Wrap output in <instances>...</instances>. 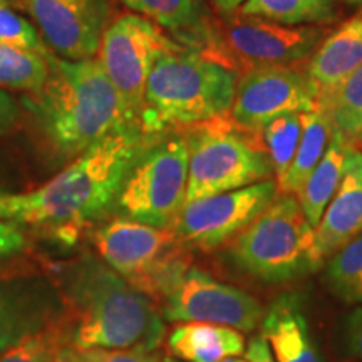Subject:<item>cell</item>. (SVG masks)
Listing matches in <instances>:
<instances>
[{"label":"cell","mask_w":362,"mask_h":362,"mask_svg":"<svg viewBox=\"0 0 362 362\" xmlns=\"http://www.w3.org/2000/svg\"><path fill=\"white\" fill-rule=\"evenodd\" d=\"M325 262L330 292L346 304H362V233Z\"/></svg>","instance_id":"cell-26"},{"label":"cell","mask_w":362,"mask_h":362,"mask_svg":"<svg viewBox=\"0 0 362 362\" xmlns=\"http://www.w3.org/2000/svg\"><path fill=\"white\" fill-rule=\"evenodd\" d=\"M317 110L327 117L330 131L352 146H362V66L336 89L319 96Z\"/></svg>","instance_id":"cell-23"},{"label":"cell","mask_w":362,"mask_h":362,"mask_svg":"<svg viewBox=\"0 0 362 362\" xmlns=\"http://www.w3.org/2000/svg\"><path fill=\"white\" fill-rule=\"evenodd\" d=\"M315 228L296 194L277 193L269 206L230 242V262L264 284L305 277L322 264L314 250Z\"/></svg>","instance_id":"cell-5"},{"label":"cell","mask_w":362,"mask_h":362,"mask_svg":"<svg viewBox=\"0 0 362 362\" xmlns=\"http://www.w3.org/2000/svg\"><path fill=\"white\" fill-rule=\"evenodd\" d=\"M47 61L49 78L29 93L27 107L56 151L78 158L116 131L141 128L98 57L71 61L49 51Z\"/></svg>","instance_id":"cell-3"},{"label":"cell","mask_w":362,"mask_h":362,"mask_svg":"<svg viewBox=\"0 0 362 362\" xmlns=\"http://www.w3.org/2000/svg\"><path fill=\"white\" fill-rule=\"evenodd\" d=\"M96 252L107 267L151 298H161L171 277L187 262L173 228L119 216L93 233Z\"/></svg>","instance_id":"cell-8"},{"label":"cell","mask_w":362,"mask_h":362,"mask_svg":"<svg viewBox=\"0 0 362 362\" xmlns=\"http://www.w3.org/2000/svg\"><path fill=\"white\" fill-rule=\"evenodd\" d=\"M351 144L342 138L341 134L330 131L329 146L325 149V155L315 170L312 171L309 178L305 180L304 187L297 194V200L300 203L304 215L309 223L314 226L319 225L322 218L325 208L329 202L336 194L339 185H341L344 171L347 163V149Z\"/></svg>","instance_id":"cell-21"},{"label":"cell","mask_w":362,"mask_h":362,"mask_svg":"<svg viewBox=\"0 0 362 362\" xmlns=\"http://www.w3.org/2000/svg\"><path fill=\"white\" fill-rule=\"evenodd\" d=\"M260 327L275 362H322L300 298L293 293L269 307Z\"/></svg>","instance_id":"cell-17"},{"label":"cell","mask_w":362,"mask_h":362,"mask_svg":"<svg viewBox=\"0 0 362 362\" xmlns=\"http://www.w3.org/2000/svg\"><path fill=\"white\" fill-rule=\"evenodd\" d=\"M265 151L274 168L275 180L282 178L296 156L298 141L302 136V115L292 112L270 121L260 131Z\"/></svg>","instance_id":"cell-27"},{"label":"cell","mask_w":362,"mask_h":362,"mask_svg":"<svg viewBox=\"0 0 362 362\" xmlns=\"http://www.w3.org/2000/svg\"><path fill=\"white\" fill-rule=\"evenodd\" d=\"M25 245L27 238L19 230V226L0 218V260L22 252Z\"/></svg>","instance_id":"cell-32"},{"label":"cell","mask_w":362,"mask_h":362,"mask_svg":"<svg viewBox=\"0 0 362 362\" xmlns=\"http://www.w3.org/2000/svg\"><path fill=\"white\" fill-rule=\"evenodd\" d=\"M161 362H176V361L171 359V357H165V359H163Z\"/></svg>","instance_id":"cell-39"},{"label":"cell","mask_w":362,"mask_h":362,"mask_svg":"<svg viewBox=\"0 0 362 362\" xmlns=\"http://www.w3.org/2000/svg\"><path fill=\"white\" fill-rule=\"evenodd\" d=\"M56 362H88L83 354V351L76 349L71 344H64L56 356Z\"/></svg>","instance_id":"cell-35"},{"label":"cell","mask_w":362,"mask_h":362,"mask_svg":"<svg viewBox=\"0 0 362 362\" xmlns=\"http://www.w3.org/2000/svg\"><path fill=\"white\" fill-rule=\"evenodd\" d=\"M187 136L155 139L136 158L112 208L126 218L171 228L187 203Z\"/></svg>","instance_id":"cell-7"},{"label":"cell","mask_w":362,"mask_h":362,"mask_svg":"<svg viewBox=\"0 0 362 362\" xmlns=\"http://www.w3.org/2000/svg\"><path fill=\"white\" fill-rule=\"evenodd\" d=\"M344 2L351 4V6H362V0H344Z\"/></svg>","instance_id":"cell-38"},{"label":"cell","mask_w":362,"mask_h":362,"mask_svg":"<svg viewBox=\"0 0 362 362\" xmlns=\"http://www.w3.org/2000/svg\"><path fill=\"white\" fill-rule=\"evenodd\" d=\"M88 362H161L156 351L143 349H89L83 351Z\"/></svg>","instance_id":"cell-30"},{"label":"cell","mask_w":362,"mask_h":362,"mask_svg":"<svg viewBox=\"0 0 362 362\" xmlns=\"http://www.w3.org/2000/svg\"><path fill=\"white\" fill-rule=\"evenodd\" d=\"M361 66L362 17L354 16L317 45L305 69L319 88V96H324Z\"/></svg>","instance_id":"cell-19"},{"label":"cell","mask_w":362,"mask_h":362,"mask_svg":"<svg viewBox=\"0 0 362 362\" xmlns=\"http://www.w3.org/2000/svg\"><path fill=\"white\" fill-rule=\"evenodd\" d=\"M208 2L214 6L216 11H218L220 16H232V13H235L238 11L240 7L243 6V2L245 0H208Z\"/></svg>","instance_id":"cell-36"},{"label":"cell","mask_w":362,"mask_h":362,"mask_svg":"<svg viewBox=\"0 0 362 362\" xmlns=\"http://www.w3.org/2000/svg\"><path fill=\"white\" fill-rule=\"evenodd\" d=\"M319 88L307 69L252 67L240 72L230 117L235 124L260 133L284 115H304L317 110Z\"/></svg>","instance_id":"cell-13"},{"label":"cell","mask_w":362,"mask_h":362,"mask_svg":"<svg viewBox=\"0 0 362 362\" xmlns=\"http://www.w3.org/2000/svg\"><path fill=\"white\" fill-rule=\"evenodd\" d=\"M146 17L175 42L232 64L225 56L220 25L203 0H119ZM233 66V64H232Z\"/></svg>","instance_id":"cell-15"},{"label":"cell","mask_w":362,"mask_h":362,"mask_svg":"<svg viewBox=\"0 0 362 362\" xmlns=\"http://www.w3.org/2000/svg\"><path fill=\"white\" fill-rule=\"evenodd\" d=\"M362 233V151L347 149L342 181L315 226L314 250L320 264Z\"/></svg>","instance_id":"cell-16"},{"label":"cell","mask_w":362,"mask_h":362,"mask_svg":"<svg viewBox=\"0 0 362 362\" xmlns=\"http://www.w3.org/2000/svg\"><path fill=\"white\" fill-rule=\"evenodd\" d=\"M141 128L116 131L76 158L42 187L27 193H0V218L21 226L67 232L115 206L139 153L155 141Z\"/></svg>","instance_id":"cell-1"},{"label":"cell","mask_w":362,"mask_h":362,"mask_svg":"<svg viewBox=\"0 0 362 362\" xmlns=\"http://www.w3.org/2000/svg\"><path fill=\"white\" fill-rule=\"evenodd\" d=\"M342 341L347 352L356 359L362 361V305L344 319Z\"/></svg>","instance_id":"cell-31"},{"label":"cell","mask_w":362,"mask_h":362,"mask_svg":"<svg viewBox=\"0 0 362 362\" xmlns=\"http://www.w3.org/2000/svg\"><path fill=\"white\" fill-rule=\"evenodd\" d=\"M221 362H250V361H248L247 357L238 356V357H228V359H225V361H221Z\"/></svg>","instance_id":"cell-37"},{"label":"cell","mask_w":362,"mask_h":362,"mask_svg":"<svg viewBox=\"0 0 362 362\" xmlns=\"http://www.w3.org/2000/svg\"><path fill=\"white\" fill-rule=\"evenodd\" d=\"M64 344H69L64 322L52 320L0 354V362H56L57 352Z\"/></svg>","instance_id":"cell-28"},{"label":"cell","mask_w":362,"mask_h":362,"mask_svg":"<svg viewBox=\"0 0 362 362\" xmlns=\"http://www.w3.org/2000/svg\"><path fill=\"white\" fill-rule=\"evenodd\" d=\"M39 27L40 37L59 57H96L110 24L107 0H16Z\"/></svg>","instance_id":"cell-14"},{"label":"cell","mask_w":362,"mask_h":362,"mask_svg":"<svg viewBox=\"0 0 362 362\" xmlns=\"http://www.w3.org/2000/svg\"><path fill=\"white\" fill-rule=\"evenodd\" d=\"M0 42H7L30 51H49L37 29L12 7V0H0Z\"/></svg>","instance_id":"cell-29"},{"label":"cell","mask_w":362,"mask_h":362,"mask_svg":"<svg viewBox=\"0 0 362 362\" xmlns=\"http://www.w3.org/2000/svg\"><path fill=\"white\" fill-rule=\"evenodd\" d=\"M52 297L30 282H0V354L52 322Z\"/></svg>","instance_id":"cell-18"},{"label":"cell","mask_w":362,"mask_h":362,"mask_svg":"<svg viewBox=\"0 0 362 362\" xmlns=\"http://www.w3.org/2000/svg\"><path fill=\"white\" fill-rule=\"evenodd\" d=\"M168 351L187 362H221L245 354V337L233 327L208 322L180 324L166 339Z\"/></svg>","instance_id":"cell-20"},{"label":"cell","mask_w":362,"mask_h":362,"mask_svg":"<svg viewBox=\"0 0 362 362\" xmlns=\"http://www.w3.org/2000/svg\"><path fill=\"white\" fill-rule=\"evenodd\" d=\"M330 126L327 117L319 110L302 115V136L298 141L296 156L285 171L282 178L277 180L280 193L298 194L305 180L309 178L319 161L325 155L329 146Z\"/></svg>","instance_id":"cell-22"},{"label":"cell","mask_w":362,"mask_h":362,"mask_svg":"<svg viewBox=\"0 0 362 362\" xmlns=\"http://www.w3.org/2000/svg\"><path fill=\"white\" fill-rule=\"evenodd\" d=\"M240 71L220 59L175 45L149 71L139 126L149 138L187 129L232 111Z\"/></svg>","instance_id":"cell-4"},{"label":"cell","mask_w":362,"mask_h":362,"mask_svg":"<svg viewBox=\"0 0 362 362\" xmlns=\"http://www.w3.org/2000/svg\"><path fill=\"white\" fill-rule=\"evenodd\" d=\"M175 45L178 42L165 30L138 13L116 17L104 30L96 57L138 123L149 71L156 57Z\"/></svg>","instance_id":"cell-10"},{"label":"cell","mask_w":362,"mask_h":362,"mask_svg":"<svg viewBox=\"0 0 362 362\" xmlns=\"http://www.w3.org/2000/svg\"><path fill=\"white\" fill-rule=\"evenodd\" d=\"M277 180L185 203L171 228L185 248L211 252L226 245L277 197Z\"/></svg>","instance_id":"cell-11"},{"label":"cell","mask_w":362,"mask_h":362,"mask_svg":"<svg viewBox=\"0 0 362 362\" xmlns=\"http://www.w3.org/2000/svg\"><path fill=\"white\" fill-rule=\"evenodd\" d=\"M359 16H361V17H362V12H361V13H359Z\"/></svg>","instance_id":"cell-40"},{"label":"cell","mask_w":362,"mask_h":362,"mask_svg":"<svg viewBox=\"0 0 362 362\" xmlns=\"http://www.w3.org/2000/svg\"><path fill=\"white\" fill-rule=\"evenodd\" d=\"M187 203L272 180L274 168L260 133L216 117L187 128Z\"/></svg>","instance_id":"cell-6"},{"label":"cell","mask_w":362,"mask_h":362,"mask_svg":"<svg viewBox=\"0 0 362 362\" xmlns=\"http://www.w3.org/2000/svg\"><path fill=\"white\" fill-rule=\"evenodd\" d=\"M67 342L79 351H156L165 322L151 297L94 257H83L64 279Z\"/></svg>","instance_id":"cell-2"},{"label":"cell","mask_w":362,"mask_h":362,"mask_svg":"<svg viewBox=\"0 0 362 362\" xmlns=\"http://www.w3.org/2000/svg\"><path fill=\"white\" fill-rule=\"evenodd\" d=\"M161 300V315L168 322H208L252 332L265 315L250 293L188 264L171 277Z\"/></svg>","instance_id":"cell-9"},{"label":"cell","mask_w":362,"mask_h":362,"mask_svg":"<svg viewBox=\"0 0 362 362\" xmlns=\"http://www.w3.org/2000/svg\"><path fill=\"white\" fill-rule=\"evenodd\" d=\"M225 56L242 72L252 67H287L309 59L325 37L317 25H284L235 12L220 25Z\"/></svg>","instance_id":"cell-12"},{"label":"cell","mask_w":362,"mask_h":362,"mask_svg":"<svg viewBox=\"0 0 362 362\" xmlns=\"http://www.w3.org/2000/svg\"><path fill=\"white\" fill-rule=\"evenodd\" d=\"M237 12L284 25H322L337 19L334 0H245Z\"/></svg>","instance_id":"cell-24"},{"label":"cell","mask_w":362,"mask_h":362,"mask_svg":"<svg viewBox=\"0 0 362 362\" xmlns=\"http://www.w3.org/2000/svg\"><path fill=\"white\" fill-rule=\"evenodd\" d=\"M49 51L37 52L0 42V88L27 93L37 90L49 78Z\"/></svg>","instance_id":"cell-25"},{"label":"cell","mask_w":362,"mask_h":362,"mask_svg":"<svg viewBox=\"0 0 362 362\" xmlns=\"http://www.w3.org/2000/svg\"><path fill=\"white\" fill-rule=\"evenodd\" d=\"M245 357L250 362H275L269 344H267L262 334H259V336H253L250 339V342H248L245 349Z\"/></svg>","instance_id":"cell-34"},{"label":"cell","mask_w":362,"mask_h":362,"mask_svg":"<svg viewBox=\"0 0 362 362\" xmlns=\"http://www.w3.org/2000/svg\"><path fill=\"white\" fill-rule=\"evenodd\" d=\"M19 117V106L6 89L0 88V133H6L16 124Z\"/></svg>","instance_id":"cell-33"},{"label":"cell","mask_w":362,"mask_h":362,"mask_svg":"<svg viewBox=\"0 0 362 362\" xmlns=\"http://www.w3.org/2000/svg\"><path fill=\"white\" fill-rule=\"evenodd\" d=\"M0 193H2V192H0Z\"/></svg>","instance_id":"cell-41"}]
</instances>
